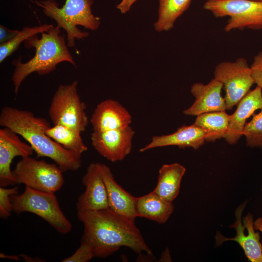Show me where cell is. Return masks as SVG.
Here are the masks:
<instances>
[{
	"label": "cell",
	"instance_id": "1",
	"mask_svg": "<svg viewBox=\"0 0 262 262\" xmlns=\"http://www.w3.org/2000/svg\"><path fill=\"white\" fill-rule=\"evenodd\" d=\"M77 215L83 225L81 242L91 246L95 257L107 258L122 246L137 254L145 252L152 256L134 221L118 215L109 208L78 211Z\"/></svg>",
	"mask_w": 262,
	"mask_h": 262
},
{
	"label": "cell",
	"instance_id": "2",
	"mask_svg": "<svg viewBox=\"0 0 262 262\" xmlns=\"http://www.w3.org/2000/svg\"><path fill=\"white\" fill-rule=\"evenodd\" d=\"M0 125L22 136L32 147L37 157L52 160L64 173L75 171L82 165V155L64 148L50 138L46 131L50 127L44 118L30 111L5 106L0 114Z\"/></svg>",
	"mask_w": 262,
	"mask_h": 262
},
{
	"label": "cell",
	"instance_id": "3",
	"mask_svg": "<svg viewBox=\"0 0 262 262\" xmlns=\"http://www.w3.org/2000/svg\"><path fill=\"white\" fill-rule=\"evenodd\" d=\"M60 29L57 26H52L48 32L41 33V38L36 34L24 41L25 47L27 49L34 48L35 53L26 63H22L21 58L12 62L15 69L12 81L16 94L23 81L33 73L41 75L49 74L55 69L58 64L63 62H69L76 67Z\"/></svg>",
	"mask_w": 262,
	"mask_h": 262
},
{
	"label": "cell",
	"instance_id": "4",
	"mask_svg": "<svg viewBox=\"0 0 262 262\" xmlns=\"http://www.w3.org/2000/svg\"><path fill=\"white\" fill-rule=\"evenodd\" d=\"M32 2L42 8L44 14L55 20L58 27L66 31L68 47L75 48V39H83L89 35L87 32L81 31L77 26L92 31L97 30L100 26V18L92 12L93 0H66L61 8L54 0Z\"/></svg>",
	"mask_w": 262,
	"mask_h": 262
},
{
	"label": "cell",
	"instance_id": "5",
	"mask_svg": "<svg viewBox=\"0 0 262 262\" xmlns=\"http://www.w3.org/2000/svg\"><path fill=\"white\" fill-rule=\"evenodd\" d=\"M13 211L16 214L29 212L40 217L59 233L70 232L72 225L62 211L54 193L25 187L21 194L11 196Z\"/></svg>",
	"mask_w": 262,
	"mask_h": 262
},
{
	"label": "cell",
	"instance_id": "6",
	"mask_svg": "<svg viewBox=\"0 0 262 262\" xmlns=\"http://www.w3.org/2000/svg\"><path fill=\"white\" fill-rule=\"evenodd\" d=\"M78 81L60 84L52 98L49 110L53 125H64L81 133L84 131L89 123L86 106L78 92Z\"/></svg>",
	"mask_w": 262,
	"mask_h": 262
},
{
	"label": "cell",
	"instance_id": "7",
	"mask_svg": "<svg viewBox=\"0 0 262 262\" xmlns=\"http://www.w3.org/2000/svg\"><path fill=\"white\" fill-rule=\"evenodd\" d=\"M203 8L217 18L228 16L226 32L234 29H262V1L251 0H207Z\"/></svg>",
	"mask_w": 262,
	"mask_h": 262
},
{
	"label": "cell",
	"instance_id": "8",
	"mask_svg": "<svg viewBox=\"0 0 262 262\" xmlns=\"http://www.w3.org/2000/svg\"><path fill=\"white\" fill-rule=\"evenodd\" d=\"M63 173L57 164L31 156L22 158L13 171L17 183L52 193L59 190L64 184Z\"/></svg>",
	"mask_w": 262,
	"mask_h": 262
},
{
	"label": "cell",
	"instance_id": "9",
	"mask_svg": "<svg viewBox=\"0 0 262 262\" xmlns=\"http://www.w3.org/2000/svg\"><path fill=\"white\" fill-rule=\"evenodd\" d=\"M214 75V79L223 83L227 110L237 105L255 83L251 67L243 58L233 62L219 63L215 67Z\"/></svg>",
	"mask_w": 262,
	"mask_h": 262
},
{
	"label": "cell",
	"instance_id": "10",
	"mask_svg": "<svg viewBox=\"0 0 262 262\" xmlns=\"http://www.w3.org/2000/svg\"><path fill=\"white\" fill-rule=\"evenodd\" d=\"M135 131L131 126L103 132L93 131L91 144L102 157L112 162L124 160L131 152Z\"/></svg>",
	"mask_w": 262,
	"mask_h": 262
},
{
	"label": "cell",
	"instance_id": "11",
	"mask_svg": "<svg viewBox=\"0 0 262 262\" xmlns=\"http://www.w3.org/2000/svg\"><path fill=\"white\" fill-rule=\"evenodd\" d=\"M246 203L240 205L235 212L236 220L230 227L236 231V236L228 238L217 232L215 236L216 244L220 245L224 242L232 240L237 242L243 249L246 256L251 262H262V245L260 242L259 232H255L253 216L248 213L243 218V225L241 215Z\"/></svg>",
	"mask_w": 262,
	"mask_h": 262
},
{
	"label": "cell",
	"instance_id": "12",
	"mask_svg": "<svg viewBox=\"0 0 262 262\" xmlns=\"http://www.w3.org/2000/svg\"><path fill=\"white\" fill-rule=\"evenodd\" d=\"M17 135L8 128L0 129V187L17 184L11 169L13 160L17 156H31L34 152L31 145L22 141Z\"/></svg>",
	"mask_w": 262,
	"mask_h": 262
},
{
	"label": "cell",
	"instance_id": "13",
	"mask_svg": "<svg viewBox=\"0 0 262 262\" xmlns=\"http://www.w3.org/2000/svg\"><path fill=\"white\" fill-rule=\"evenodd\" d=\"M82 182L85 189L78 199L77 211L109 208L107 189L99 170L98 163H92L89 165Z\"/></svg>",
	"mask_w": 262,
	"mask_h": 262
},
{
	"label": "cell",
	"instance_id": "14",
	"mask_svg": "<svg viewBox=\"0 0 262 262\" xmlns=\"http://www.w3.org/2000/svg\"><path fill=\"white\" fill-rule=\"evenodd\" d=\"M223 83L213 79L207 84L195 83L191 93L195 98L193 104L183 111L186 115L198 116L206 113L224 111L227 110L224 98L221 95Z\"/></svg>",
	"mask_w": 262,
	"mask_h": 262
},
{
	"label": "cell",
	"instance_id": "15",
	"mask_svg": "<svg viewBox=\"0 0 262 262\" xmlns=\"http://www.w3.org/2000/svg\"><path fill=\"white\" fill-rule=\"evenodd\" d=\"M98 163L99 170L107 189L109 209L118 215L135 222L137 217L136 197L117 183L108 165Z\"/></svg>",
	"mask_w": 262,
	"mask_h": 262
},
{
	"label": "cell",
	"instance_id": "16",
	"mask_svg": "<svg viewBox=\"0 0 262 262\" xmlns=\"http://www.w3.org/2000/svg\"><path fill=\"white\" fill-rule=\"evenodd\" d=\"M90 121L93 131L103 132L126 128L131 126L132 117L118 101L107 99L97 105Z\"/></svg>",
	"mask_w": 262,
	"mask_h": 262
},
{
	"label": "cell",
	"instance_id": "17",
	"mask_svg": "<svg viewBox=\"0 0 262 262\" xmlns=\"http://www.w3.org/2000/svg\"><path fill=\"white\" fill-rule=\"evenodd\" d=\"M262 108V87L257 86L250 91L237 104L235 111L229 116L228 131L225 137L230 144L237 143L243 135L246 120L254 112Z\"/></svg>",
	"mask_w": 262,
	"mask_h": 262
},
{
	"label": "cell",
	"instance_id": "18",
	"mask_svg": "<svg viewBox=\"0 0 262 262\" xmlns=\"http://www.w3.org/2000/svg\"><path fill=\"white\" fill-rule=\"evenodd\" d=\"M205 141L204 131L193 123L190 126L183 125L170 134L153 136L150 142L141 148L139 151L144 152L153 148L171 146L197 149L204 144Z\"/></svg>",
	"mask_w": 262,
	"mask_h": 262
},
{
	"label": "cell",
	"instance_id": "19",
	"mask_svg": "<svg viewBox=\"0 0 262 262\" xmlns=\"http://www.w3.org/2000/svg\"><path fill=\"white\" fill-rule=\"evenodd\" d=\"M174 210L172 202L154 192L136 198L137 217H144L159 224L165 223Z\"/></svg>",
	"mask_w": 262,
	"mask_h": 262
},
{
	"label": "cell",
	"instance_id": "20",
	"mask_svg": "<svg viewBox=\"0 0 262 262\" xmlns=\"http://www.w3.org/2000/svg\"><path fill=\"white\" fill-rule=\"evenodd\" d=\"M185 168L178 163L164 164L159 170L157 185L152 191L172 202L179 195Z\"/></svg>",
	"mask_w": 262,
	"mask_h": 262
},
{
	"label": "cell",
	"instance_id": "21",
	"mask_svg": "<svg viewBox=\"0 0 262 262\" xmlns=\"http://www.w3.org/2000/svg\"><path fill=\"white\" fill-rule=\"evenodd\" d=\"M229 116L225 111L206 113L197 116L194 124L205 133V141L214 142L225 138L228 129Z\"/></svg>",
	"mask_w": 262,
	"mask_h": 262
},
{
	"label": "cell",
	"instance_id": "22",
	"mask_svg": "<svg viewBox=\"0 0 262 262\" xmlns=\"http://www.w3.org/2000/svg\"><path fill=\"white\" fill-rule=\"evenodd\" d=\"M158 0V15L154 27L161 32L168 31L174 27L176 20L187 10L192 0Z\"/></svg>",
	"mask_w": 262,
	"mask_h": 262
},
{
	"label": "cell",
	"instance_id": "23",
	"mask_svg": "<svg viewBox=\"0 0 262 262\" xmlns=\"http://www.w3.org/2000/svg\"><path fill=\"white\" fill-rule=\"evenodd\" d=\"M48 136L64 148L82 155L88 149L84 143L81 133L62 125H54L46 131Z\"/></svg>",
	"mask_w": 262,
	"mask_h": 262
},
{
	"label": "cell",
	"instance_id": "24",
	"mask_svg": "<svg viewBox=\"0 0 262 262\" xmlns=\"http://www.w3.org/2000/svg\"><path fill=\"white\" fill-rule=\"evenodd\" d=\"M52 26V24H43L29 27L26 26L9 41L0 44V62L1 63L6 58L10 56L19 47L22 42L30 37L44 32H48Z\"/></svg>",
	"mask_w": 262,
	"mask_h": 262
},
{
	"label": "cell",
	"instance_id": "25",
	"mask_svg": "<svg viewBox=\"0 0 262 262\" xmlns=\"http://www.w3.org/2000/svg\"><path fill=\"white\" fill-rule=\"evenodd\" d=\"M243 134L246 137L247 146L262 148V108L245 124Z\"/></svg>",
	"mask_w": 262,
	"mask_h": 262
},
{
	"label": "cell",
	"instance_id": "26",
	"mask_svg": "<svg viewBox=\"0 0 262 262\" xmlns=\"http://www.w3.org/2000/svg\"><path fill=\"white\" fill-rule=\"evenodd\" d=\"M19 188L17 186L7 188L0 187V217L7 219L11 215L13 211V205L11 196L18 194Z\"/></svg>",
	"mask_w": 262,
	"mask_h": 262
},
{
	"label": "cell",
	"instance_id": "27",
	"mask_svg": "<svg viewBox=\"0 0 262 262\" xmlns=\"http://www.w3.org/2000/svg\"><path fill=\"white\" fill-rule=\"evenodd\" d=\"M94 257L91 246L87 244L81 242L80 247L75 252L63 260V262H88Z\"/></svg>",
	"mask_w": 262,
	"mask_h": 262
},
{
	"label": "cell",
	"instance_id": "28",
	"mask_svg": "<svg viewBox=\"0 0 262 262\" xmlns=\"http://www.w3.org/2000/svg\"><path fill=\"white\" fill-rule=\"evenodd\" d=\"M250 67L255 83L262 87V51L254 57Z\"/></svg>",
	"mask_w": 262,
	"mask_h": 262
},
{
	"label": "cell",
	"instance_id": "29",
	"mask_svg": "<svg viewBox=\"0 0 262 262\" xmlns=\"http://www.w3.org/2000/svg\"><path fill=\"white\" fill-rule=\"evenodd\" d=\"M19 31L17 30H10L2 25L0 26V44L5 43L14 37Z\"/></svg>",
	"mask_w": 262,
	"mask_h": 262
},
{
	"label": "cell",
	"instance_id": "30",
	"mask_svg": "<svg viewBox=\"0 0 262 262\" xmlns=\"http://www.w3.org/2000/svg\"><path fill=\"white\" fill-rule=\"evenodd\" d=\"M136 0H121L116 5V8L122 13L125 14L130 11L131 6Z\"/></svg>",
	"mask_w": 262,
	"mask_h": 262
},
{
	"label": "cell",
	"instance_id": "31",
	"mask_svg": "<svg viewBox=\"0 0 262 262\" xmlns=\"http://www.w3.org/2000/svg\"><path fill=\"white\" fill-rule=\"evenodd\" d=\"M255 230H259L262 233V218L260 217L254 222Z\"/></svg>",
	"mask_w": 262,
	"mask_h": 262
},
{
	"label": "cell",
	"instance_id": "32",
	"mask_svg": "<svg viewBox=\"0 0 262 262\" xmlns=\"http://www.w3.org/2000/svg\"><path fill=\"white\" fill-rule=\"evenodd\" d=\"M0 258H10L11 259H13L14 260H20V258H19V256H12V255L9 256V255H5L4 253H0Z\"/></svg>",
	"mask_w": 262,
	"mask_h": 262
},
{
	"label": "cell",
	"instance_id": "33",
	"mask_svg": "<svg viewBox=\"0 0 262 262\" xmlns=\"http://www.w3.org/2000/svg\"><path fill=\"white\" fill-rule=\"evenodd\" d=\"M253 1H262V0H251Z\"/></svg>",
	"mask_w": 262,
	"mask_h": 262
}]
</instances>
